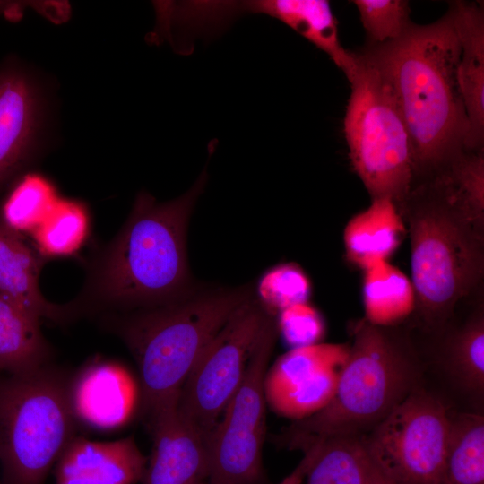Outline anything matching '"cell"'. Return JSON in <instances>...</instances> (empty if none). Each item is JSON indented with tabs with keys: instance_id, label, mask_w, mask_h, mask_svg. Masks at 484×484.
Returning <instances> with one entry per match:
<instances>
[{
	"instance_id": "7402d4cb",
	"label": "cell",
	"mask_w": 484,
	"mask_h": 484,
	"mask_svg": "<svg viewBox=\"0 0 484 484\" xmlns=\"http://www.w3.org/2000/svg\"><path fill=\"white\" fill-rule=\"evenodd\" d=\"M439 484H484V417L451 412Z\"/></svg>"
},
{
	"instance_id": "5b68a950",
	"label": "cell",
	"mask_w": 484,
	"mask_h": 484,
	"mask_svg": "<svg viewBox=\"0 0 484 484\" xmlns=\"http://www.w3.org/2000/svg\"><path fill=\"white\" fill-rule=\"evenodd\" d=\"M249 298L250 292L243 290L185 295L115 321L117 333L137 363L147 418L178 400L205 347Z\"/></svg>"
},
{
	"instance_id": "8fae6325",
	"label": "cell",
	"mask_w": 484,
	"mask_h": 484,
	"mask_svg": "<svg viewBox=\"0 0 484 484\" xmlns=\"http://www.w3.org/2000/svg\"><path fill=\"white\" fill-rule=\"evenodd\" d=\"M46 91L39 75L10 55L0 60V191L32 161L45 133Z\"/></svg>"
},
{
	"instance_id": "ba28073f",
	"label": "cell",
	"mask_w": 484,
	"mask_h": 484,
	"mask_svg": "<svg viewBox=\"0 0 484 484\" xmlns=\"http://www.w3.org/2000/svg\"><path fill=\"white\" fill-rule=\"evenodd\" d=\"M450 411L437 395L417 386L370 432L368 454L391 484H439Z\"/></svg>"
},
{
	"instance_id": "d6a6232c",
	"label": "cell",
	"mask_w": 484,
	"mask_h": 484,
	"mask_svg": "<svg viewBox=\"0 0 484 484\" xmlns=\"http://www.w3.org/2000/svg\"><path fill=\"white\" fill-rule=\"evenodd\" d=\"M373 484H391V483L387 480H385L376 469Z\"/></svg>"
},
{
	"instance_id": "d4e9b609",
	"label": "cell",
	"mask_w": 484,
	"mask_h": 484,
	"mask_svg": "<svg viewBox=\"0 0 484 484\" xmlns=\"http://www.w3.org/2000/svg\"><path fill=\"white\" fill-rule=\"evenodd\" d=\"M90 232L87 205L77 199L60 197L30 236L34 248L44 259L63 258L77 254Z\"/></svg>"
},
{
	"instance_id": "7a4b0ae2",
	"label": "cell",
	"mask_w": 484,
	"mask_h": 484,
	"mask_svg": "<svg viewBox=\"0 0 484 484\" xmlns=\"http://www.w3.org/2000/svg\"><path fill=\"white\" fill-rule=\"evenodd\" d=\"M206 181L203 169L187 192L165 203L139 193L124 227L92 262L76 303L151 307L186 295V228Z\"/></svg>"
},
{
	"instance_id": "f546056e",
	"label": "cell",
	"mask_w": 484,
	"mask_h": 484,
	"mask_svg": "<svg viewBox=\"0 0 484 484\" xmlns=\"http://www.w3.org/2000/svg\"><path fill=\"white\" fill-rule=\"evenodd\" d=\"M279 313L278 331L291 349L320 343L324 334V322L307 302L290 306Z\"/></svg>"
},
{
	"instance_id": "cb8c5ba5",
	"label": "cell",
	"mask_w": 484,
	"mask_h": 484,
	"mask_svg": "<svg viewBox=\"0 0 484 484\" xmlns=\"http://www.w3.org/2000/svg\"><path fill=\"white\" fill-rule=\"evenodd\" d=\"M443 368L464 393L482 400L484 393V315L479 309L448 338Z\"/></svg>"
},
{
	"instance_id": "603a6c76",
	"label": "cell",
	"mask_w": 484,
	"mask_h": 484,
	"mask_svg": "<svg viewBox=\"0 0 484 484\" xmlns=\"http://www.w3.org/2000/svg\"><path fill=\"white\" fill-rule=\"evenodd\" d=\"M0 203V220L18 235H30L61 197L44 175L23 172L7 186Z\"/></svg>"
},
{
	"instance_id": "484cf974",
	"label": "cell",
	"mask_w": 484,
	"mask_h": 484,
	"mask_svg": "<svg viewBox=\"0 0 484 484\" xmlns=\"http://www.w3.org/2000/svg\"><path fill=\"white\" fill-rule=\"evenodd\" d=\"M430 176L471 220L483 229V149L461 151Z\"/></svg>"
},
{
	"instance_id": "5bb4252c",
	"label": "cell",
	"mask_w": 484,
	"mask_h": 484,
	"mask_svg": "<svg viewBox=\"0 0 484 484\" xmlns=\"http://www.w3.org/2000/svg\"><path fill=\"white\" fill-rule=\"evenodd\" d=\"M146 465L132 436L99 442L75 436L55 464L56 484H137Z\"/></svg>"
},
{
	"instance_id": "9a60e30c",
	"label": "cell",
	"mask_w": 484,
	"mask_h": 484,
	"mask_svg": "<svg viewBox=\"0 0 484 484\" xmlns=\"http://www.w3.org/2000/svg\"><path fill=\"white\" fill-rule=\"evenodd\" d=\"M44 258L24 237L0 220V296L12 300L39 318L62 324L80 313L73 303L56 305L48 301L39 289Z\"/></svg>"
},
{
	"instance_id": "4fadbf2b",
	"label": "cell",
	"mask_w": 484,
	"mask_h": 484,
	"mask_svg": "<svg viewBox=\"0 0 484 484\" xmlns=\"http://www.w3.org/2000/svg\"><path fill=\"white\" fill-rule=\"evenodd\" d=\"M69 396L77 422L94 429L111 430L130 419L139 393L123 366L95 359L71 376Z\"/></svg>"
},
{
	"instance_id": "4316f807",
	"label": "cell",
	"mask_w": 484,
	"mask_h": 484,
	"mask_svg": "<svg viewBox=\"0 0 484 484\" xmlns=\"http://www.w3.org/2000/svg\"><path fill=\"white\" fill-rule=\"evenodd\" d=\"M348 352L347 344L316 343L291 349L267 369L264 380L265 399L307 380L327 367L342 365Z\"/></svg>"
},
{
	"instance_id": "9c48e42d",
	"label": "cell",
	"mask_w": 484,
	"mask_h": 484,
	"mask_svg": "<svg viewBox=\"0 0 484 484\" xmlns=\"http://www.w3.org/2000/svg\"><path fill=\"white\" fill-rule=\"evenodd\" d=\"M278 334L272 314L244 377L209 436L210 484H256L266 431L264 380Z\"/></svg>"
},
{
	"instance_id": "7c38bea8",
	"label": "cell",
	"mask_w": 484,
	"mask_h": 484,
	"mask_svg": "<svg viewBox=\"0 0 484 484\" xmlns=\"http://www.w3.org/2000/svg\"><path fill=\"white\" fill-rule=\"evenodd\" d=\"M153 446L143 484H203L209 481V434L184 416L177 401L149 418Z\"/></svg>"
},
{
	"instance_id": "4dcf8cb0",
	"label": "cell",
	"mask_w": 484,
	"mask_h": 484,
	"mask_svg": "<svg viewBox=\"0 0 484 484\" xmlns=\"http://www.w3.org/2000/svg\"><path fill=\"white\" fill-rule=\"evenodd\" d=\"M319 448V442L313 444L304 452V456L296 468L278 484H303L307 471Z\"/></svg>"
},
{
	"instance_id": "1f68e13d",
	"label": "cell",
	"mask_w": 484,
	"mask_h": 484,
	"mask_svg": "<svg viewBox=\"0 0 484 484\" xmlns=\"http://www.w3.org/2000/svg\"><path fill=\"white\" fill-rule=\"evenodd\" d=\"M12 6V2L0 1V13H3L8 18L11 13Z\"/></svg>"
},
{
	"instance_id": "30bf717a",
	"label": "cell",
	"mask_w": 484,
	"mask_h": 484,
	"mask_svg": "<svg viewBox=\"0 0 484 484\" xmlns=\"http://www.w3.org/2000/svg\"><path fill=\"white\" fill-rule=\"evenodd\" d=\"M269 313L249 298L205 347L178 395L179 411L210 435L238 390Z\"/></svg>"
},
{
	"instance_id": "83f0119b",
	"label": "cell",
	"mask_w": 484,
	"mask_h": 484,
	"mask_svg": "<svg viewBox=\"0 0 484 484\" xmlns=\"http://www.w3.org/2000/svg\"><path fill=\"white\" fill-rule=\"evenodd\" d=\"M370 44L400 39L411 27L410 4L405 0H354Z\"/></svg>"
},
{
	"instance_id": "e0dca14e",
	"label": "cell",
	"mask_w": 484,
	"mask_h": 484,
	"mask_svg": "<svg viewBox=\"0 0 484 484\" xmlns=\"http://www.w3.org/2000/svg\"><path fill=\"white\" fill-rule=\"evenodd\" d=\"M229 13L235 20L245 13H262L277 19L329 56L340 69L351 52L340 41L338 22L325 0L230 1Z\"/></svg>"
},
{
	"instance_id": "8992f818",
	"label": "cell",
	"mask_w": 484,
	"mask_h": 484,
	"mask_svg": "<svg viewBox=\"0 0 484 484\" xmlns=\"http://www.w3.org/2000/svg\"><path fill=\"white\" fill-rule=\"evenodd\" d=\"M70 377L50 364L22 374L0 373L1 484H45L76 436Z\"/></svg>"
},
{
	"instance_id": "836d02e7",
	"label": "cell",
	"mask_w": 484,
	"mask_h": 484,
	"mask_svg": "<svg viewBox=\"0 0 484 484\" xmlns=\"http://www.w3.org/2000/svg\"><path fill=\"white\" fill-rule=\"evenodd\" d=\"M203 484H210V483H209V481H208V482H205V483H203Z\"/></svg>"
},
{
	"instance_id": "ffe728a7",
	"label": "cell",
	"mask_w": 484,
	"mask_h": 484,
	"mask_svg": "<svg viewBox=\"0 0 484 484\" xmlns=\"http://www.w3.org/2000/svg\"><path fill=\"white\" fill-rule=\"evenodd\" d=\"M362 294L365 319L375 325L393 327L415 310L411 279L388 261L364 271Z\"/></svg>"
},
{
	"instance_id": "277c9868",
	"label": "cell",
	"mask_w": 484,
	"mask_h": 484,
	"mask_svg": "<svg viewBox=\"0 0 484 484\" xmlns=\"http://www.w3.org/2000/svg\"><path fill=\"white\" fill-rule=\"evenodd\" d=\"M399 211L411 238L415 310L428 329H440L482 278L483 229L431 178L411 187Z\"/></svg>"
},
{
	"instance_id": "ac0fdd59",
	"label": "cell",
	"mask_w": 484,
	"mask_h": 484,
	"mask_svg": "<svg viewBox=\"0 0 484 484\" xmlns=\"http://www.w3.org/2000/svg\"><path fill=\"white\" fill-rule=\"evenodd\" d=\"M406 232L405 221L393 200L372 199L371 204L353 216L344 229L346 258L363 271L388 261Z\"/></svg>"
},
{
	"instance_id": "3957f363",
	"label": "cell",
	"mask_w": 484,
	"mask_h": 484,
	"mask_svg": "<svg viewBox=\"0 0 484 484\" xmlns=\"http://www.w3.org/2000/svg\"><path fill=\"white\" fill-rule=\"evenodd\" d=\"M351 333L330 402L279 436V443L288 449L305 452L330 437L366 436L420 385L419 359L393 327L363 318L352 324Z\"/></svg>"
},
{
	"instance_id": "6da1fadb",
	"label": "cell",
	"mask_w": 484,
	"mask_h": 484,
	"mask_svg": "<svg viewBox=\"0 0 484 484\" xmlns=\"http://www.w3.org/2000/svg\"><path fill=\"white\" fill-rule=\"evenodd\" d=\"M361 53L388 85L405 123L414 177L416 173L432 175L466 150L461 43L449 10L430 24L412 23L396 40L368 43Z\"/></svg>"
},
{
	"instance_id": "f1b7e54d",
	"label": "cell",
	"mask_w": 484,
	"mask_h": 484,
	"mask_svg": "<svg viewBox=\"0 0 484 484\" xmlns=\"http://www.w3.org/2000/svg\"><path fill=\"white\" fill-rule=\"evenodd\" d=\"M310 281L304 271L292 263L279 264L264 273L258 285L261 304L272 314L307 302Z\"/></svg>"
},
{
	"instance_id": "2e32d148",
	"label": "cell",
	"mask_w": 484,
	"mask_h": 484,
	"mask_svg": "<svg viewBox=\"0 0 484 484\" xmlns=\"http://www.w3.org/2000/svg\"><path fill=\"white\" fill-rule=\"evenodd\" d=\"M461 43L459 77L469 122L467 151L483 149L484 140V12L477 3L449 4Z\"/></svg>"
},
{
	"instance_id": "e575fe53",
	"label": "cell",
	"mask_w": 484,
	"mask_h": 484,
	"mask_svg": "<svg viewBox=\"0 0 484 484\" xmlns=\"http://www.w3.org/2000/svg\"><path fill=\"white\" fill-rule=\"evenodd\" d=\"M0 484H1V481H0Z\"/></svg>"
},
{
	"instance_id": "d6986e66",
	"label": "cell",
	"mask_w": 484,
	"mask_h": 484,
	"mask_svg": "<svg viewBox=\"0 0 484 484\" xmlns=\"http://www.w3.org/2000/svg\"><path fill=\"white\" fill-rule=\"evenodd\" d=\"M41 320L0 296V373L22 374L49 364L51 349Z\"/></svg>"
},
{
	"instance_id": "52a82bcc",
	"label": "cell",
	"mask_w": 484,
	"mask_h": 484,
	"mask_svg": "<svg viewBox=\"0 0 484 484\" xmlns=\"http://www.w3.org/2000/svg\"><path fill=\"white\" fill-rule=\"evenodd\" d=\"M342 71L350 85L343 130L352 168L372 199L389 198L399 209L414 179L405 123L388 85L361 51H351Z\"/></svg>"
},
{
	"instance_id": "44dd1931",
	"label": "cell",
	"mask_w": 484,
	"mask_h": 484,
	"mask_svg": "<svg viewBox=\"0 0 484 484\" xmlns=\"http://www.w3.org/2000/svg\"><path fill=\"white\" fill-rule=\"evenodd\" d=\"M319 442L305 484H373L376 468L364 437L343 436Z\"/></svg>"
}]
</instances>
